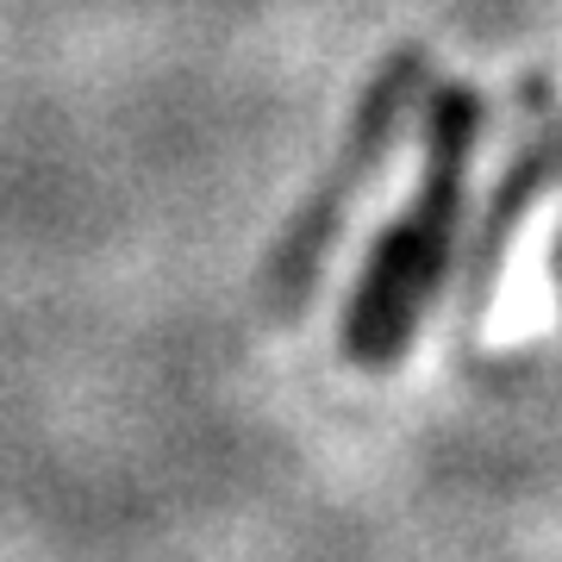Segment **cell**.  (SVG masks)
<instances>
[{
  "label": "cell",
  "mask_w": 562,
  "mask_h": 562,
  "mask_svg": "<svg viewBox=\"0 0 562 562\" xmlns=\"http://www.w3.org/2000/svg\"><path fill=\"white\" fill-rule=\"evenodd\" d=\"M469 144H475V101L462 88H443L438 113H431V176H425V194L413 206V220L387 232L382 257L369 269V288H362L357 338H350V350L362 362H387L394 350H406L401 331L413 325V313L425 306L443 257H450V225H457V206H462Z\"/></svg>",
  "instance_id": "6da1fadb"
}]
</instances>
